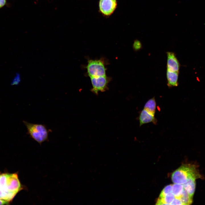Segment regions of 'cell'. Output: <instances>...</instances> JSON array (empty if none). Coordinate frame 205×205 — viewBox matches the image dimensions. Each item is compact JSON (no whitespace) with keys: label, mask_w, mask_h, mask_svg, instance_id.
Returning <instances> with one entry per match:
<instances>
[{"label":"cell","mask_w":205,"mask_h":205,"mask_svg":"<svg viewBox=\"0 0 205 205\" xmlns=\"http://www.w3.org/2000/svg\"><path fill=\"white\" fill-rule=\"evenodd\" d=\"M87 73L90 77L106 75V69L103 62L101 60H91L87 66Z\"/></svg>","instance_id":"3957f363"},{"label":"cell","mask_w":205,"mask_h":205,"mask_svg":"<svg viewBox=\"0 0 205 205\" xmlns=\"http://www.w3.org/2000/svg\"><path fill=\"white\" fill-rule=\"evenodd\" d=\"M184 189L183 184L174 183L172 185V192L176 198H180Z\"/></svg>","instance_id":"4fadbf2b"},{"label":"cell","mask_w":205,"mask_h":205,"mask_svg":"<svg viewBox=\"0 0 205 205\" xmlns=\"http://www.w3.org/2000/svg\"><path fill=\"white\" fill-rule=\"evenodd\" d=\"M199 174L196 166L190 164H184L173 173L171 179L174 183L183 184L189 177Z\"/></svg>","instance_id":"7a4b0ae2"},{"label":"cell","mask_w":205,"mask_h":205,"mask_svg":"<svg viewBox=\"0 0 205 205\" xmlns=\"http://www.w3.org/2000/svg\"><path fill=\"white\" fill-rule=\"evenodd\" d=\"M200 177L199 174H195L189 177L186 181L183 184L184 188L188 194L193 197L196 187V180Z\"/></svg>","instance_id":"9c48e42d"},{"label":"cell","mask_w":205,"mask_h":205,"mask_svg":"<svg viewBox=\"0 0 205 205\" xmlns=\"http://www.w3.org/2000/svg\"><path fill=\"white\" fill-rule=\"evenodd\" d=\"M117 5V0H99V12L103 16L109 17L114 13Z\"/></svg>","instance_id":"277c9868"},{"label":"cell","mask_w":205,"mask_h":205,"mask_svg":"<svg viewBox=\"0 0 205 205\" xmlns=\"http://www.w3.org/2000/svg\"><path fill=\"white\" fill-rule=\"evenodd\" d=\"M179 73L167 70L166 73L167 85L169 88L177 87L178 85Z\"/></svg>","instance_id":"30bf717a"},{"label":"cell","mask_w":205,"mask_h":205,"mask_svg":"<svg viewBox=\"0 0 205 205\" xmlns=\"http://www.w3.org/2000/svg\"><path fill=\"white\" fill-rule=\"evenodd\" d=\"M179 199H180L183 205L190 204L192 202V197L190 196L184 188Z\"/></svg>","instance_id":"5bb4252c"},{"label":"cell","mask_w":205,"mask_h":205,"mask_svg":"<svg viewBox=\"0 0 205 205\" xmlns=\"http://www.w3.org/2000/svg\"><path fill=\"white\" fill-rule=\"evenodd\" d=\"M23 122L27 128L28 134L32 139L40 144L48 140L50 130L45 125L33 124L25 121Z\"/></svg>","instance_id":"6da1fadb"},{"label":"cell","mask_w":205,"mask_h":205,"mask_svg":"<svg viewBox=\"0 0 205 205\" xmlns=\"http://www.w3.org/2000/svg\"><path fill=\"white\" fill-rule=\"evenodd\" d=\"M21 79L20 75L19 73H17L16 75L13 79L11 84L12 85H17L20 82Z\"/></svg>","instance_id":"d6986e66"},{"label":"cell","mask_w":205,"mask_h":205,"mask_svg":"<svg viewBox=\"0 0 205 205\" xmlns=\"http://www.w3.org/2000/svg\"><path fill=\"white\" fill-rule=\"evenodd\" d=\"M8 201L0 199V205L7 204H8Z\"/></svg>","instance_id":"7402d4cb"},{"label":"cell","mask_w":205,"mask_h":205,"mask_svg":"<svg viewBox=\"0 0 205 205\" xmlns=\"http://www.w3.org/2000/svg\"><path fill=\"white\" fill-rule=\"evenodd\" d=\"M175 198V197L173 193L172 192L170 193L163 198H159L157 200L156 204H170Z\"/></svg>","instance_id":"7c38bea8"},{"label":"cell","mask_w":205,"mask_h":205,"mask_svg":"<svg viewBox=\"0 0 205 205\" xmlns=\"http://www.w3.org/2000/svg\"><path fill=\"white\" fill-rule=\"evenodd\" d=\"M5 6L10 7L11 5L8 1L7 0H0V9Z\"/></svg>","instance_id":"ac0fdd59"},{"label":"cell","mask_w":205,"mask_h":205,"mask_svg":"<svg viewBox=\"0 0 205 205\" xmlns=\"http://www.w3.org/2000/svg\"><path fill=\"white\" fill-rule=\"evenodd\" d=\"M90 78L93 86L91 91L93 93L98 95L99 92L104 91L107 90L109 79L106 75Z\"/></svg>","instance_id":"5b68a950"},{"label":"cell","mask_w":205,"mask_h":205,"mask_svg":"<svg viewBox=\"0 0 205 205\" xmlns=\"http://www.w3.org/2000/svg\"><path fill=\"white\" fill-rule=\"evenodd\" d=\"M156 103L155 97L149 99L145 103L144 109L152 115L155 116Z\"/></svg>","instance_id":"8fae6325"},{"label":"cell","mask_w":205,"mask_h":205,"mask_svg":"<svg viewBox=\"0 0 205 205\" xmlns=\"http://www.w3.org/2000/svg\"><path fill=\"white\" fill-rule=\"evenodd\" d=\"M7 175V173L0 175V189L5 194L9 192L6 186Z\"/></svg>","instance_id":"9a60e30c"},{"label":"cell","mask_w":205,"mask_h":205,"mask_svg":"<svg viewBox=\"0 0 205 205\" xmlns=\"http://www.w3.org/2000/svg\"><path fill=\"white\" fill-rule=\"evenodd\" d=\"M138 119L140 127L145 124L151 122L156 124L157 122V119L155 116L150 114L144 109L140 112Z\"/></svg>","instance_id":"ba28073f"},{"label":"cell","mask_w":205,"mask_h":205,"mask_svg":"<svg viewBox=\"0 0 205 205\" xmlns=\"http://www.w3.org/2000/svg\"><path fill=\"white\" fill-rule=\"evenodd\" d=\"M6 194L3 192L0 189V199H3L4 200V199L6 195Z\"/></svg>","instance_id":"44dd1931"},{"label":"cell","mask_w":205,"mask_h":205,"mask_svg":"<svg viewBox=\"0 0 205 205\" xmlns=\"http://www.w3.org/2000/svg\"><path fill=\"white\" fill-rule=\"evenodd\" d=\"M171 205H183L180 199L175 198L170 204Z\"/></svg>","instance_id":"ffe728a7"},{"label":"cell","mask_w":205,"mask_h":205,"mask_svg":"<svg viewBox=\"0 0 205 205\" xmlns=\"http://www.w3.org/2000/svg\"><path fill=\"white\" fill-rule=\"evenodd\" d=\"M6 186L9 191L16 194L23 189L17 173L8 174Z\"/></svg>","instance_id":"8992f818"},{"label":"cell","mask_w":205,"mask_h":205,"mask_svg":"<svg viewBox=\"0 0 205 205\" xmlns=\"http://www.w3.org/2000/svg\"><path fill=\"white\" fill-rule=\"evenodd\" d=\"M133 47L135 51H138L141 49L142 47V45L139 40H136L134 42Z\"/></svg>","instance_id":"e0dca14e"},{"label":"cell","mask_w":205,"mask_h":205,"mask_svg":"<svg viewBox=\"0 0 205 205\" xmlns=\"http://www.w3.org/2000/svg\"><path fill=\"white\" fill-rule=\"evenodd\" d=\"M167 70L173 72H179L180 64L175 53L171 52H167Z\"/></svg>","instance_id":"52a82bcc"},{"label":"cell","mask_w":205,"mask_h":205,"mask_svg":"<svg viewBox=\"0 0 205 205\" xmlns=\"http://www.w3.org/2000/svg\"><path fill=\"white\" fill-rule=\"evenodd\" d=\"M172 185L170 184L166 186L162 190L159 198H162L168 194L172 192Z\"/></svg>","instance_id":"2e32d148"}]
</instances>
